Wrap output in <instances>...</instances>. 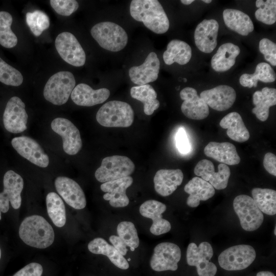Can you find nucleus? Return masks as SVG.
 Segmentation results:
<instances>
[{"label":"nucleus","instance_id":"nucleus-1","mask_svg":"<svg viewBox=\"0 0 276 276\" xmlns=\"http://www.w3.org/2000/svg\"><path fill=\"white\" fill-rule=\"evenodd\" d=\"M130 13L136 21L156 34H164L169 28V20L162 5L157 0H133Z\"/></svg>","mask_w":276,"mask_h":276},{"label":"nucleus","instance_id":"nucleus-2","mask_svg":"<svg viewBox=\"0 0 276 276\" xmlns=\"http://www.w3.org/2000/svg\"><path fill=\"white\" fill-rule=\"evenodd\" d=\"M19 235L25 244L37 248L50 246L55 238L50 223L42 216L36 215L28 216L22 221Z\"/></svg>","mask_w":276,"mask_h":276},{"label":"nucleus","instance_id":"nucleus-3","mask_svg":"<svg viewBox=\"0 0 276 276\" xmlns=\"http://www.w3.org/2000/svg\"><path fill=\"white\" fill-rule=\"evenodd\" d=\"M96 120L106 127H128L133 123L134 111L127 103L117 100L103 105L96 114Z\"/></svg>","mask_w":276,"mask_h":276},{"label":"nucleus","instance_id":"nucleus-4","mask_svg":"<svg viewBox=\"0 0 276 276\" xmlns=\"http://www.w3.org/2000/svg\"><path fill=\"white\" fill-rule=\"evenodd\" d=\"M90 33L101 47L111 52L123 50L128 42V35L125 30L110 21L97 24L92 27Z\"/></svg>","mask_w":276,"mask_h":276},{"label":"nucleus","instance_id":"nucleus-5","mask_svg":"<svg viewBox=\"0 0 276 276\" xmlns=\"http://www.w3.org/2000/svg\"><path fill=\"white\" fill-rule=\"evenodd\" d=\"M73 74L68 71H61L52 75L43 89L45 99L54 105L65 104L75 87Z\"/></svg>","mask_w":276,"mask_h":276},{"label":"nucleus","instance_id":"nucleus-6","mask_svg":"<svg viewBox=\"0 0 276 276\" xmlns=\"http://www.w3.org/2000/svg\"><path fill=\"white\" fill-rule=\"evenodd\" d=\"M134 169V164L129 157L112 155L102 159L95 176L98 181L104 183L129 176L133 172Z\"/></svg>","mask_w":276,"mask_h":276},{"label":"nucleus","instance_id":"nucleus-7","mask_svg":"<svg viewBox=\"0 0 276 276\" xmlns=\"http://www.w3.org/2000/svg\"><path fill=\"white\" fill-rule=\"evenodd\" d=\"M234 209L238 215L241 226L248 232L257 229L264 219L262 212L253 199L246 195H240L233 201Z\"/></svg>","mask_w":276,"mask_h":276},{"label":"nucleus","instance_id":"nucleus-8","mask_svg":"<svg viewBox=\"0 0 276 276\" xmlns=\"http://www.w3.org/2000/svg\"><path fill=\"white\" fill-rule=\"evenodd\" d=\"M256 253L250 245L241 244L222 251L218 257L219 264L226 270H240L248 267L255 260Z\"/></svg>","mask_w":276,"mask_h":276},{"label":"nucleus","instance_id":"nucleus-9","mask_svg":"<svg viewBox=\"0 0 276 276\" xmlns=\"http://www.w3.org/2000/svg\"><path fill=\"white\" fill-rule=\"evenodd\" d=\"M213 255V248L209 243L202 242L198 246L191 243L187 250V262L189 265L196 267L199 276H215L217 267L210 261Z\"/></svg>","mask_w":276,"mask_h":276},{"label":"nucleus","instance_id":"nucleus-10","mask_svg":"<svg viewBox=\"0 0 276 276\" xmlns=\"http://www.w3.org/2000/svg\"><path fill=\"white\" fill-rule=\"evenodd\" d=\"M55 48L61 58L74 66H83L86 55L76 37L68 32L60 33L55 39Z\"/></svg>","mask_w":276,"mask_h":276},{"label":"nucleus","instance_id":"nucleus-11","mask_svg":"<svg viewBox=\"0 0 276 276\" xmlns=\"http://www.w3.org/2000/svg\"><path fill=\"white\" fill-rule=\"evenodd\" d=\"M181 251L175 244L162 242L157 244L150 259L151 268L156 271H175L180 260Z\"/></svg>","mask_w":276,"mask_h":276},{"label":"nucleus","instance_id":"nucleus-12","mask_svg":"<svg viewBox=\"0 0 276 276\" xmlns=\"http://www.w3.org/2000/svg\"><path fill=\"white\" fill-rule=\"evenodd\" d=\"M4 190L0 193V209L6 213L9 209V202L13 209H18L21 203V193L24 180L18 174L12 170L6 172L3 178Z\"/></svg>","mask_w":276,"mask_h":276},{"label":"nucleus","instance_id":"nucleus-13","mask_svg":"<svg viewBox=\"0 0 276 276\" xmlns=\"http://www.w3.org/2000/svg\"><path fill=\"white\" fill-rule=\"evenodd\" d=\"M52 130L62 139L63 149L68 155H75L81 150L82 142L79 129L70 120L63 118L54 119Z\"/></svg>","mask_w":276,"mask_h":276},{"label":"nucleus","instance_id":"nucleus-14","mask_svg":"<svg viewBox=\"0 0 276 276\" xmlns=\"http://www.w3.org/2000/svg\"><path fill=\"white\" fill-rule=\"evenodd\" d=\"M28 114L25 104L18 97L14 96L8 101L3 114L5 129L10 132L18 133L27 129Z\"/></svg>","mask_w":276,"mask_h":276},{"label":"nucleus","instance_id":"nucleus-15","mask_svg":"<svg viewBox=\"0 0 276 276\" xmlns=\"http://www.w3.org/2000/svg\"><path fill=\"white\" fill-rule=\"evenodd\" d=\"M11 144L19 155L34 165L41 168L49 165L48 155L34 139L26 136L15 137L12 140Z\"/></svg>","mask_w":276,"mask_h":276},{"label":"nucleus","instance_id":"nucleus-16","mask_svg":"<svg viewBox=\"0 0 276 276\" xmlns=\"http://www.w3.org/2000/svg\"><path fill=\"white\" fill-rule=\"evenodd\" d=\"M218 169V172H215L213 163L203 159L196 164L194 172L197 176L209 182L214 189L222 190L227 186L231 171L227 165L221 163L219 164Z\"/></svg>","mask_w":276,"mask_h":276},{"label":"nucleus","instance_id":"nucleus-17","mask_svg":"<svg viewBox=\"0 0 276 276\" xmlns=\"http://www.w3.org/2000/svg\"><path fill=\"white\" fill-rule=\"evenodd\" d=\"M200 97L208 106L217 111L227 110L234 104L236 99L235 89L226 85H220L202 91Z\"/></svg>","mask_w":276,"mask_h":276},{"label":"nucleus","instance_id":"nucleus-18","mask_svg":"<svg viewBox=\"0 0 276 276\" xmlns=\"http://www.w3.org/2000/svg\"><path fill=\"white\" fill-rule=\"evenodd\" d=\"M55 188L65 202L71 207L81 210L86 204L84 193L79 184L73 179L59 176L55 181Z\"/></svg>","mask_w":276,"mask_h":276},{"label":"nucleus","instance_id":"nucleus-19","mask_svg":"<svg viewBox=\"0 0 276 276\" xmlns=\"http://www.w3.org/2000/svg\"><path fill=\"white\" fill-rule=\"evenodd\" d=\"M132 182V177L129 176L103 183L100 188L105 192L104 199L108 201L109 204L114 208L126 206L129 203L126 190Z\"/></svg>","mask_w":276,"mask_h":276},{"label":"nucleus","instance_id":"nucleus-20","mask_svg":"<svg viewBox=\"0 0 276 276\" xmlns=\"http://www.w3.org/2000/svg\"><path fill=\"white\" fill-rule=\"evenodd\" d=\"M166 205L155 200H148L143 203L139 209L141 215L152 220L150 228V232L158 236L169 232L171 228L170 223L163 218L162 214L166 210Z\"/></svg>","mask_w":276,"mask_h":276},{"label":"nucleus","instance_id":"nucleus-21","mask_svg":"<svg viewBox=\"0 0 276 276\" xmlns=\"http://www.w3.org/2000/svg\"><path fill=\"white\" fill-rule=\"evenodd\" d=\"M183 100L181 110L187 118L200 120L206 118L209 114V106L197 95L195 89L190 87L183 88L179 94Z\"/></svg>","mask_w":276,"mask_h":276},{"label":"nucleus","instance_id":"nucleus-22","mask_svg":"<svg viewBox=\"0 0 276 276\" xmlns=\"http://www.w3.org/2000/svg\"><path fill=\"white\" fill-rule=\"evenodd\" d=\"M159 68V60L156 54L152 52L148 54L143 63L129 69V76L131 81L135 84H147L157 79Z\"/></svg>","mask_w":276,"mask_h":276},{"label":"nucleus","instance_id":"nucleus-23","mask_svg":"<svg viewBox=\"0 0 276 276\" xmlns=\"http://www.w3.org/2000/svg\"><path fill=\"white\" fill-rule=\"evenodd\" d=\"M219 24L214 19H204L196 27L195 43L198 49L205 53H211L217 44Z\"/></svg>","mask_w":276,"mask_h":276},{"label":"nucleus","instance_id":"nucleus-24","mask_svg":"<svg viewBox=\"0 0 276 276\" xmlns=\"http://www.w3.org/2000/svg\"><path fill=\"white\" fill-rule=\"evenodd\" d=\"M110 91L106 88L94 89L88 85L80 83L73 90L71 97L77 105L92 106L101 104L109 97Z\"/></svg>","mask_w":276,"mask_h":276},{"label":"nucleus","instance_id":"nucleus-25","mask_svg":"<svg viewBox=\"0 0 276 276\" xmlns=\"http://www.w3.org/2000/svg\"><path fill=\"white\" fill-rule=\"evenodd\" d=\"M183 179V174L180 169H160L154 177L155 191L162 196L172 194L180 186Z\"/></svg>","mask_w":276,"mask_h":276},{"label":"nucleus","instance_id":"nucleus-26","mask_svg":"<svg viewBox=\"0 0 276 276\" xmlns=\"http://www.w3.org/2000/svg\"><path fill=\"white\" fill-rule=\"evenodd\" d=\"M205 155L209 157L228 165L239 164L241 159L236 147L229 142H210L204 148Z\"/></svg>","mask_w":276,"mask_h":276},{"label":"nucleus","instance_id":"nucleus-27","mask_svg":"<svg viewBox=\"0 0 276 276\" xmlns=\"http://www.w3.org/2000/svg\"><path fill=\"white\" fill-rule=\"evenodd\" d=\"M184 190L189 194L187 204L191 208L198 206L200 201L211 198L215 193V189L209 182L198 177H194L189 181Z\"/></svg>","mask_w":276,"mask_h":276},{"label":"nucleus","instance_id":"nucleus-28","mask_svg":"<svg viewBox=\"0 0 276 276\" xmlns=\"http://www.w3.org/2000/svg\"><path fill=\"white\" fill-rule=\"evenodd\" d=\"M240 53L239 47L232 43L222 44L212 57V67L218 72L229 70L235 64L236 59Z\"/></svg>","mask_w":276,"mask_h":276},{"label":"nucleus","instance_id":"nucleus-29","mask_svg":"<svg viewBox=\"0 0 276 276\" xmlns=\"http://www.w3.org/2000/svg\"><path fill=\"white\" fill-rule=\"evenodd\" d=\"M219 125L222 128L227 129V136L233 141L242 143L249 138V132L241 116L237 112L226 114L221 120Z\"/></svg>","mask_w":276,"mask_h":276},{"label":"nucleus","instance_id":"nucleus-30","mask_svg":"<svg viewBox=\"0 0 276 276\" xmlns=\"http://www.w3.org/2000/svg\"><path fill=\"white\" fill-rule=\"evenodd\" d=\"M252 102L255 107L252 112L261 121H266L269 114V108L276 104V89L264 87L258 90L252 96Z\"/></svg>","mask_w":276,"mask_h":276},{"label":"nucleus","instance_id":"nucleus-31","mask_svg":"<svg viewBox=\"0 0 276 276\" xmlns=\"http://www.w3.org/2000/svg\"><path fill=\"white\" fill-rule=\"evenodd\" d=\"M223 17L226 27L242 36H247L254 29L249 16L240 10L226 9L223 12Z\"/></svg>","mask_w":276,"mask_h":276},{"label":"nucleus","instance_id":"nucleus-32","mask_svg":"<svg viewBox=\"0 0 276 276\" xmlns=\"http://www.w3.org/2000/svg\"><path fill=\"white\" fill-rule=\"evenodd\" d=\"M88 249L93 254L107 256L112 264L120 269L125 270L129 267L124 256L102 238L98 237L91 240L88 244Z\"/></svg>","mask_w":276,"mask_h":276},{"label":"nucleus","instance_id":"nucleus-33","mask_svg":"<svg viewBox=\"0 0 276 276\" xmlns=\"http://www.w3.org/2000/svg\"><path fill=\"white\" fill-rule=\"evenodd\" d=\"M191 56L190 46L186 42L178 39L170 41L163 55L164 61L167 65L174 62L180 65L186 64L189 62Z\"/></svg>","mask_w":276,"mask_h":276},{"label":"nucleus","instance_id":"nucleus-34","mask_svg":"<svg viewBox=\"0 0 276 276\" xmlns=\"http://www.w3.org/2000/svg\"><path fill=\"white\" fill-rule=\"evenodd\" d=\"M130 95L144 104V112L146 115H151L159 106V102L156 99L157 94L150 84L132 87Z\"/></svg>","mask_w":276,"mask_h":276},{"label":"nucleus","instance_id":"nucleus-35","mask_svg":"<svg viewBox=\"0 0 276 276\" xmlns=\"http://www.w3.org/2000/svg\"><path fill=\"white\" fill-rule=\"evenodd\" d=\"M275 78V73L271 66L266 62H261L257 64L254 74L242 75L239 82L242 86L251 88L257 86L258 81L270 83L274 82Z\"/></svg>","mask_w":276,"mask_h":276},{"label":"nucleus","instance_id":"nucleus-36","mask_svg":"<svg viewBox=\"0 0 276 276\" xmlns=\"http://www.w3.org/2000/svg\"><path fill=\"white\" fill-rule=\"evenodd\" d=\"M252 199L260 210L268 215L276 214V192L270 189L255 188L252 190Z\"/></svg>","mask_w":276,"mask_h":276},{"label":"nucleus","instance_id":"nucleus-37","mask_svg":"<svg viewBox=\"0 0 276 276\" xmlns=\"http://www.w3.org/2000/svg\"><path fill=\"white\" fill-rule=\"evenodd\" d=\"M48 214L53 223L57 227L63 226L66 222V212L64 203L55 192L49 193L46 197Z\"/></svg>","mask_w":276,"mask_h":276},{"label":"nucleus","instance_id":"nucleus-38","mask_svg":"<svg viewBox=\"0 0 276 276\" xmlns=\"http://www.w3.org/2000/svg\"><path fill=\"white\" fill-rule=\"evenodd\" d=\"M13 18L8 12L0 11V44L6 48L14 47L17 37L11 29Z\"/></svg>","mask_w":276,"mask_h":276},{"label":"nucleus","instance_id":"nucleus-39","mask_svg":"<svg viewBox=\"0 0 276 276\" xmlns=\"http://www.w3.org/2000/svg\"><path fill=\"white\" fill-rule=\"evenodd\" d=\"M256 5L258 8L255 12V17L258 20L268 25L275 22V0H257Z\"/></svg>","mask_w":276,"mask_h":276},{"label":"nucleus","instance_id":"nucleus-40","mask_svg":"<svg viewBox=\"0 0 276 276\" xmlns=\"http://www.w3.org/2000/svg\"><path fill=\"white\" fill-rule=\"evenodd\" d=\"M26 22L32 33L35 36H40L43 31L50 27L49 16L41 10L28 12L26 15Z\"/></svg>","mask_w":276,"mask_h":276},{"label":"nucleus","instance_id":"nucleus-41","mask_svg":"<svg viewBox=\"0 0 276 276\" xmlns=\"http://www.w3.org/2000/svg\"><path fill=\"white\" fill-rule=\"evenodd\" d=\"M117 234L124 242L126 246L134 248L139 245V239L136 229L133 223L130 221H122L117 226Z\"/></svg>","mask_w":276,"mask_h":276},{"label":"nucleus","instance_id":"nucleus-42","mask_svg":"<svg viewBox=\"0 0 276 276\" xmlns=\"http://www.w3.org/2000/svg\"><path fill=\"white\" fill-rule=\"evenodd\" d=\"M0 82L13 86H18L23 82V77L21 73L5 62L1 57Z\"/></svg>","mask_w":276,"mask_h":276},{"label":"nucleus","instance_id":"nucleus-43","mask_svg":"<svg viewBox=\"0 0 276 276\" xmlns=\"http://www.w3.org/2000/svg\"><path fill=\"white\" fill-rule=\"evenodd\" d=\"M50 3L55 12L62 16H70L79 8L78 3L75 0H51Z\"/></svg>","mask_w":276,"mask_h":276},{"label":"nucleus","instance_id":"nucleus-44","mask_svg":"<svg viewBox=\"0 0 276 276\" xmlns=\"http://www.w3.org/2000/svg\"><path fill=\"white\" fill-rule=\"evenodd\" d=\"M260 52L264 55L265 59L272 65H276V44L268 38H263L259 42Z\"/></svg>","mask_w":276,"mask_h":276},{"label":"nucleus","instance_id":"nucleus-45","mask_svg":"<svg viewBox=\"0 0 276 276\" xmlns=\"http://www.w3.org/2000/svg\"><path fill=\"white\" fill-rule=\"evenodd\" d=\"M176 147L182 154L188 153L191 149V146L187 133L183 128H179L176 136Z\"/></svg>","mask_w":276,"mask_h":276},{"label":"nucleus","instance_id":"nucleus-46","mask_svg":"<svg viewBox=\"0 0 276 276\" xmlns=\"http://www.w3.org/2000/svg\"><path fill=\"white\" fill-rule=\"evenodd\" d=\"M42 266L37 263H31L16 272L13 276H41Z\"/></svg>","mask_w":276,"mask_h":276},{"label":"nucleus","instance_id":"nucleus-47","mask_svg":"<svg viewBox=\"0 0 276 276\" xmlns=\"http://www.w3.org/2000/svg\"><path fill=\"white\" fill-rule=\"evenodd\" d=\"M263 166L269 174L276 176V156L274 154L268 152L265 154Z\"/></svg>","mask_w":276,"mask_h":276},{"label":"nucleus","instance_id":"nucleus-48","mask_svg":"<svg viewBox=\"0 0 276 276\" xmlns=\"http://www.w3.org/2000/svg\"><path fill=\"white\" fill-rule=\"evenodd\" d=\"M109 240L112 246L122 255L125 256L128 250L124 242L119 237L112 235L109 237Z\"/></svg>","mask_w":276,"mask_h":276},{"label":"nucleus","instance_id":"nucleus-49","mask_svg":"<svg viewBox=\"0 0 276 276\" xmlns=\"http://www.w3.org/2000/svg\"><path fill=\"white\" fill-rule=\"evenodd\" d=\"M257 276H275V275L272 272L270 271H262L259 272L257 274Z\"/></svg>","mask_w":276,"mask_h":276},{"label":"nucleus","instance_id":"nucleus-50","mask_svg":"<svg viewBox=\"0 0 276 276\" xmlns=\"http://www.w3.org/2000/svg\"><path fill=\"white\" fill-rule=\"evenodd\" d=\"M194 0H181L180 2L184 5H188L192 3Z\"/></svg>","mask_w":276,"mask_h":276},{"label":"nucleus","instance_id":"nucleus-51","mask_svg":"<svg viewBox=\"0 0 276 276\" xmlns=\"http://www.w3.org/2000/svg\"><path fill=\"white\" fill-rule=\"evenodd\" d=\"M202 1L206 4H209L212 2L211 0H203Z\"/></svg>","mask_w":276,"mask_h":276},{"label":"nucleus","instance_id":"nucleus-52","mask_svg":"<svg viewBox=\"0 0 276 276\" xmlns=\"http://www.w3.org/2000/svg\"><path fill=\"white\" fill-rule=\"evenodd\" d=\"M130 250L131 251H134L135 250V248L134 247H130Z\"/></svg>","mask_w":276,"mask_h":276},{"label":"nucleus","instance_id":"nucleus-53","mask_svg":"<svg viewBox=\"0 0 276 276\" xmlns=\"http://www.w3.org/2000/svg\"><path fill=\"white\" fill-rule=\"evenodd\" d=\"M1 209H0V220H1V218H2V215H1Z\"/></svg>","mask_w":276,"mask_h":276},{"label":"nucleus","instance_id":"nucleus-54","mask_svg":"<svg viewBox=\"0 0 276 276\" xmlns=\"http://www.w3.org/2000/svg\"><path fill=\"white\" fill-rule=\"evenodd\" d=\"M274 235H276V227H275L274 228Z\"/></svg>","mask_w":276,"mask_h":276},{"label":"nucleus","instance_id":"nucleus-55","mask_svg":"<svg viewBox=\"0 0 276 276\" xmlns=\"http://www.w3.org/2000/svg\"><path fill=\"white\" fill-rule=\"evenodd\" d=\"M1 248H0V259H1Z\"/></svg>","mask_w":276,"mask_h":276},{"label":"nucleus","instance_id":"nucleus-56","mask_svg":"<svg viewBox=\"0 0 276 276\" xmlns=\"http://www.w3.org/2000/svg\"><path fill=\"white\" fill-rule=\"evenodd\" d=\"M130 260H131V259H130V258H128V260H127V261H130Z\"/></svg>","mask_w":276,"mask_h":276},{"label":"nucleus","instance_id":"nucleus-57","mask_svg":"<svg viewBox=\"0 0 276 276\" xmlns=\"http://www.w3.org/2000/svg\"><path fill=\"white\" fill-rule=\"evenodd\" d=\"M184 80H185V82H186V81H187V80H186V79L185 78Z\"/></svg>","mask_w":276,"mask_h":276}]
</instances>
